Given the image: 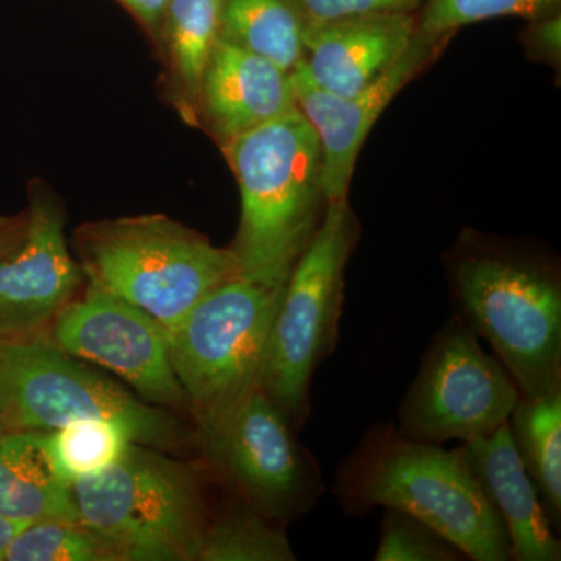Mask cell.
Wrapping results in <instances>:
<instances>
[{
	"instance_id": "cell-1",
	"label": "cell",
	"mask_w": 561,
	"mask_h": 561,
	"mask_svg": "<svg viewBox=\"0 0 561 561\" xmlns=\"http://www.w3.org/2000/svg\"><path fill=\"white\" fill-rule=\"evenodd\" d=\"M342 511L409 513L474 561L513 560L500 515L459 449L412 440L394 423H378L342 461L332 486Z\"/></svg>"
},
{
	"instance_id": "cell-2",
	"label": "cell",
	"mask_w": 561,
	"mask_h": 561,
	"mask_svg": "<svg viewBox=\"0 0 561 561\" xmlns=\"http://www.w3.org/2000/svg\"><path fill=\"white\" fill-rule=\"evenodd\" d=\"M224 150L241 190V225L231 247L241 276L286 286L328 206L319 138L295 108L243 133Z\"/></svg>"
},
{
	"instance_id": "cell-3",
	"label": "cell",
	"mask_w": 561,
	"mask_h": 561,
	"mask_svg": "<svg viewBox=\"0 0 561 561\" xmlns=\"http://www.w3.org/2000/svg\"><path fill=\"white\" fill-rule=\"evenodd\" d=\"M449 273L459 316L493 346L522 394L561 386V284L548 264L465 242Z\"/></svg>"
},
{
	"instance_id": "cell-4",
	"label": "cell",
	"mask_w": 561,
	"mask_h": 561,
	"mask_svg": "<svg viewBox=\"0 0 561 561\" xmlns=\"http://www.w3.org/2000/svg\"><path fill=\"white\" fill-rule=\"evenodd\" d=\"M72 494L80 523L117 561H197L210 515L190 465L131 442Z\"/></svg>"
},
{
	"instance_id": "cell-5",
	"label": "cell",
	"mask_w": 561,
	"mask_h": 561,
	"mask_svg": "<svg viewBox=\"0 0 561 561\" xmlns=\"http://www.w3.org/2000/svg\"><path fill=\"white\" fill-rule=\"evenodd\" d=\"M84 275L171 334L209 291L241 276L231 249L164 216L125 217L77 231Z\"/></svg>"
},
{
	"instance_id": "cell-6",
	"label": "cell",
	"mask_w": 561,
	"mask_h": 561,
	"mask_svg": "<svg viewBox=\"0 0 561 561\" xmlns=\"http://www.w3.org/2000/svg\"><path fill=\"white\" fill-rule=\"evenodd\" d=\"M81 420H110L136 443L169 448L186 437L179 421L140 400L43 332L0 339V423L5 432H50Z\"/></svg>"
},
{
	"instance_id": "cell-7",
	"label": "cell",
	"mask_w": 561,
	"mask_h": 561,
	"mask_svg": "<svg viewBox=\"0 0 561 561\" xmlns=\"http://www.w3.org/2000/svg\"><path fill=\"white\" fill-rule=\"evenodd\" d=\"M356 241V220L346 202L328 203L319 230L287 279L268 332L260 386L295 427L308 419L313 373L339 342L345 268Z\"/></svg>"
},
{
	"instance_id": "cell-8",
	"label": "cell",
	"mask_w": 561,
	"mask_h": 561,
	"mask_svg": "<svg viewBox=\"0 0 561 561\" xmlns=\"http://www.w3.org/2000/svg\"><path fill=\"white\" fill-rule=\"evenodd\" d=\"M197 421L213 467L262 515L284 524L319 504V465L298 445L290 416L261 386Z\"/></svg>"
},
{
	"instance_id": "cell-9",
	"label": "cell",
	"mask_w": 561,
	"mask_h": 561,
	"mask_svg": "<svg viewBox=\"0 0 561 561\" xmlns=\"http://www.w3.org/2000/svg\"><path fill=\"white\" fill-rule=\"evenodd\" d=\"M284 287L236 276L209 291L168 334L173 371L195 419L260 386Z\"/></svg>"
},
{
	"instance_id": "cell-10",
	"label": "cell",
	"mask_w": 561,
	"mask_h": 561,
	"mask_svg": "<svg viewBox=\"0 0 561 561\" xmlns=\"http://www.w3.org/2000/svg\"><path fill=\"white\" fill-rule=\"evenodd\" d=\"M519 397L501 360L485 353L478 334L453 316L427 346L394 424L416 442H470L508 423Z\"/></svg>"
},
{
	"instance_id": "cell-11",
	"label": "cell",
	"mask_w": 561,
	"mask_h": 561,
	"mask_svg": "<svg viewBox=\"0 0 561 561\" xmlns=\"http://www.w3.org/2000/svg\"><path fill=\"white\" fill-rule=\"evenodd\" d=\"M49 330L58 348L113 371L144 401L190 405L173 371L168 331L131 302L90 286L58 312Z\"/></svg>"
},
{
	"instance_id": "cell-12",
	"label": "cell",
	"mask_w": 561,
	"mask_h": 561,
	"mask_svg": "<svg viewBox=\"0 0 561 561\" xmlns=\"http://www.w3.org/2000/svg\"><path fill=\"white\" fill-rule=\"evenodd\" d=\"M27 228L16 250L0 260V339L36 334L76 298L83 280L65 238L61 210L33 192Z\"/></svg>"
},
{
	"instance_id": "cell-13",
	"label": "cell",
	"mask_w": 561,
	"mask_h": 561,
	"mask_svg": "<svg viewBox=\"0 0 561 561\" xmlns=\"http://www.w3.org/2000/svg\"><path fill=\"white\" fill-rule=\"evenodd\" d=\"M434 43L415 32L400 60L357 94H332L313 84L301 61L290 72L295 103L311 124L321 150V187L327 203L346 202L354 165L368 133L401 88L419 72Z\"/></svg>"
},
{
	"instance_id": "cell-14",
	"label": "cell",
	"mask_w": 561,
	"mask_h": 561,
	"mask_svg": "<svg viewBox=\"0 0 561 561\" xmlns=\"http://www.w3.org/2000/svg\"><path fill=\"white\" fill-rule=\"evenodd\" d=\"M416 32L411 13H371L306 25L301 65L332 94H357L394 65Z\"/></svg>"
},
{
	"instance_id": "cell-15",
	"label": "cell",
	"mask_w": 561,
	"mask_h": 561,
	"mask_svg": "<svg viewBox=\"0 0 561 561\" xmlns=\"http://www.w3.org/2000/svg\"><path fill=\"white\" fill-rule=\"evenodd\" d=\"M295 108L289 72L217 38L202 77L198 116L205 117L221 146Z\"/></svg>"
},
{
	"instance_id": "cell-16",
	"label": "cell",
	"mask_w": 561,
	"mask_h": 561,
	"mask_svg": "<svg viewBox=\"0 0 561 561\" xmlns=\"http://www.w3.org/2000/svg\"><path fill=\"white\" fill-rule=\"evenodd\" d=\"M457 449L500 515L511 541L513 560H561L556 527L513 445L508 423L486 437L461 443Z\"/></svg>"
},
{
	"instance_id": "cell-17",
	"label": "cell",
	"mask_w": 561,
	"mask_h": 561,
	"mask_svg": "<svg viewBox=\"0 0 561 561\" xmlns=\"http://www.w3.org/2000/svg\"><path fill=\"white\" fill-rule=\"evenodd\" d=\"M0 516L25 524L80 522L72 486L50 470L38 432H5L0 440Z\"/></svg>"
},
{
	"instance_id": "cell-18",
	"label": "cell",
	"mask_w": 561,
	"mask_h": 561,
	"mask_svg": "<svg viewBox=\"0 0 561 561\" xmlns=\"http://www.w3.org/2000/svg\"><path fill=\"white\" fill-rule=\"evenodd\" d=\"M508 427L552 526L560 529L561 386L538 394H522Z\"/></svg>"
},
{
	"instance_id": "cell-19",
	"label": "cell",
	"mask_w": 561,
	"mask_h": 561,
	"mask_svg": "<svg viewBox=\"0 0 561 561\" xmlns=\"http://www.w3.org/2000/svg\"><path fill=\"white\" fill-rule=\"evenodd\" d=\"M221 0H169L161 28L181 114L194 124L206 62L219 38Z\"/></svg>"
},
{
	"instance_id": "cell-20",
	"label": "cell",
	"mask_w": 561,
	"mask_h": 561,
	"mask_svg": "<svg viewBox=\"0 0 561 561\" xmlns=\"http://www.w3.org/2000/svg\"><path fill=\"white\" fill-rule=\"evenodd\" d=\"M300 0H221L219 36L291 72L302 60Z\"/></svg>"
},
{
	"instance_id": "cell-21",
	"label": "cell",
	"mask_w": 561,
	"mask_h": 561,
	"mask_svg": "<svg viewBox=\"0 0 561 561\" xmlns=\"http://www.w3.org/2000/svg\"><path fill=\"white\" fill-rule=\"evenodd\" d=\"M198 561H294L280 524L272 522L239 496L209 516Z\"/></svg>"
},
{
	"instance_id": "cell-22",
	"label": "cell",
	"mask_w": 561,
	"mask_h": 561,
	"mask_svg": "<svg viewBox=\"0 0 561 561\" xmlns=\"http://www.w3.org/2000/svg\"><path fill=\"white\" fill-rule=\"evenodd\" d=\"M38 442L54 474L72 486L114 463L135 437L117 421L81 420L60 430L38 432Z\"/></svg>"
},
{
	"instance_id": "cell-23",
	"label": "cell",
	"mask_w": 561,
	"mask_h": 561,
	"mask_svg": "<svg viewBox=\"0 0 561 561\" xmlns=\"http://www.w3.org/2000/svg\"><path fill=\"white\" fill-rule=\"evenodd\" d=\"M2 561H117L116 556L80 522L27 524L7 546Z\"/></svg>"
},
{
	"instance_id": "cell-24",
	"label": "cell",
	"mask_w": 561,
	"mask_h": 561,
	"mask_svg": "<svg viewBox=\"0 0 561 561\" xmlns=\"http://www.w3.org/2000/svg\"><path fill=\"white\" fill-rule=\"evenodd\" d=\"M416 33L430 43H440L457 28L493 18L549 16L560 0H426Z\"/></svg>"
},
{
	"instance_id": "cell-25",
	"label": "cell",
	"mask_w": 561,
	"mask_h": 561,
	"mask_svg": "<svg viewBox=\"0 0 561 561\" xmlns=\"http://www.w3.org/2000/svg\"><path fill=\"white\" fill-rule=\"evenodd\" d=\"M381 538L375 561H460L463 552L426 523L397 511L383 508Z\"/></svg>"
},
{
	"instance_id": "cell-26",
	"label": "cell",
	"mask_w": 561,
	"mask_h": 561,
	"mask_svg": "<svg viewBox=\"0 0 561 561\" xmlns=\"http://www.w3.org/2000/svg\"><path fill=\"white\" fill-rule=\"evenodd\" d=\"M424 0H300L306 25L371 13H411Z\"/></svg>"
},
{
	"instance_id": "cell-27",
	"label": "cell",
	"mask_w": 561,
	"mask_h": 561,
	"mask_svg": "<svg viewBox=\"0 0 561 561\" xmlns=\"http://www.w3.org/2000/svg\"><path fill=\"white\" fill-rule=\"evenodd\" d=\"M530 41L541 54L549 55L553 60H556V57L559 58L561 51V20L559 14L540 18V22L531 31Z\"/></svg>"
},
{
	"instance_id": "cell-28",
	"label": "cell",
	"mask_w": 561,
	"mask_h": 561,
	"mask_svg": "<svg viewBox=\"0 0 561 561\" xmlns=\"http://www.w3.org/2000/svg\"><path fill=\"white\" fill-rule=\"evenodd\" d=\"M119 2L125 9L130 10L149 31H160L169 0H119Z\"/></svg>"
},
{
	"instance_id": "cell-29",
	"label": "cell",
	"mask_w": 561,
	"mask_h": 561,
	"mask_svg": "<svg viewBox=\"0 0 561 561\" xmlns=\"http://www.w3.org/2000/svg\"><path fill=\"white\" fill-rule=\"evenodd\" d=\"M27 228V214L0 216V260L16 250Z\"/></svg>"
},
{
	"instance_id": "cell-30",
	"label": "cell",
	"mask_w": 561,
	"mask_h": 561,
	"mask_svg": "<svg viewBox=\"0 0 561 561\" xmlns=\"http://www.w3.org/2000/svg\"><path fill=\"white\" fill-rule=\"evenodd\" d=\"M25 526H27V524L11 522V519L0 516V561H2L3 552H5L10 541L13 540L14 535L21 529H24Z\"/></svg>"
},
{
	"instance_id": "cell-31",
	"label": "cell",
	"mask_w": 561,
	"mask_h": 561,
	"mask_svg": "<svg viewBox=\"0 0 561 561\" xmlns=\"http://www.w3.org/2000/svg\"><path fill=\"white\" fill-rule=\"evenodd\" d=\"M3 435H5V430H3L2 423H0V440H2Z\"/></svg>"
}]
</instances>
